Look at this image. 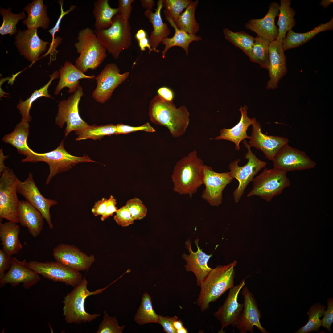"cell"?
<instances>
[{"instance_id":"31","label":"cell","mask_w":333,"mask_h":333,"mask_svg":"<svg viewBox=\"0 0 333 333\" xmlns=\"http://www.w3.org/2000/svg\"><path fill=\"white\" fill-rule=\"evenodd\" d=\"M43 2V0H33L24 8L28 15L23 23L27 26L28 29H37L41 27L46 29L49 26L50 20L47 14V6Z\"/></svg>"},{"instance_id":"58","label":"cell","mask_w":333,"mask_h":333,"mask_svg":"<svg viewBox=\"0 0 333 333\" xmlns=\"http://www.w3.org/2000/svg\"><path fill=\"white\" fill-rule=\"evenodd\" d=\"M142 6L146 10H152L155 4L154 0H141Z\"/></svg>"},{"instance_id":"15","label":"cell","mask_w":333,"mask_h":333,"mask_svg":"<svg viewBox=\"0 0 333 333\" xmlns=\"http://www.w3.org/2000/svg\"><path fill=\"white\" fill-rule=\"evenodd\" d=\"M17 192L23 197L26 200L38 210L46 221L49 227L52 229L50 210L57 204L55 200L47 199L40 193L34 181L33 175L30 173L23 181L18 179L17 183Z\"/></svg>"},{"instance_id":"26","label":"cell","mask_w":333,"mask_h":333,"mask_svg":"<svg viewBox=\"0 0 333 333\" xmlns=\"http://www.w3.org/2000/svg\"><path fill=\"white\" fill-rule=\"evenodd\" d=\"M247 109L248 107L246 105L241 106L239 110L241 112V117L239 122L232 128L221 129L220 131V135L212 139L231 141L235 144L236 150H240V142L246 138L250 139V136H248L247 133L248 127L256 120L255 118H250L248 117Z\"/></svg>"},{"instance_id":"8","label":"cell","mask_w":333,"mask_h":333,"mask_svg":"<svg viewBox=\"0 0 333 333\" xmlns=\"http://www.w3.org/2000/svg\"><path fill=\"white\" fill-rule=\"evenodd\" d=\"M287 172L279 168H265L260 175L253 179V188L247 197L257 195L267 202L270 201L273 197L281 194L284 189L290 186Z\"/></svg>"},{"instance_id":"53","label":"cell","mask_w":333,"mask_h":333,"mask_svg":"<svg viewBox=\"0 0 333 333\" xmlns=\"http://www.w3.org/2000/svg\"><path fill=\"white\" fill-rule=\"evenodd\" d=\"M2 249H0V279L5 274V272L10 268L12 257Z\"/></svg>"},{"instance_id":"34","label":"cell","mask_w":333,"mask_h":333,"mask_svg":"<svg viewBox=\"0 0 333 333\" xmlns=\"http://www.w3.org/2000/svg\"><path fill=\"white\" fill-rule=\"evenodd\" d=\"M166 19L171 26L173 27L175 31L173 36L171 38H167L165 39L161 44L165 45L162 55L163 58L165 57L168 51L171 47L179 46L185 51L187 55H188L189 47L190 44L193 41H198L202 40V38L199 35H192L187 33L184 31L179 29L175 23L170 18Z\"/></svg>"},{"instance_id":"28","label":"cell","mask_w":333,"mask_h":333,"mask_svg":"<svg viewBox=\"0 0 333 333\" xmlns=\"http://www.w3.org/2000/svg\"><path fill=\"white\" fill-rule=\"evenodd\" d=\"M18 218V222L27 228L33 237H37L41 233L44 218L38 210L26 200H19Z\"/></svg>"},{"instance_id":"61","label":"cell","mask_w":333,"mask_h":333,"mask_svg":"<svg viewBox=\"0 0 333 333\" xmlns=\"http://www.w3.org/2000/svg\"><path fill=\"white\" fill-rule=\"evenodd\" d=\"M173 326L176 330L182 328L183 327L182 322L181 320L178 319L175 320L174 322Z\"/></svg>"},{"instance_id":"4","label":"cell","mask_w":333,"mask_h":333,"mask_svg":"<svg viewBox=\"0 0 333 333\" xmlns=\"http://www.w3.org/2000/svg\"><path fill=\"white\" fill-rule=\"evenodd\" d=\"M77 39L74 46L80 56L75 61V66L84 73L95 70L107 57V50L90 28L79 31Z\"/></svg>"},{"instance_id":"13","label":"cell","mask_w":333,"mask_h":333,"mask_svg":"<svg viewBox=\"0 0 333 333\" xmlns=\"http://www.w3.org/2000/svg\"><path fill=\"white\" fill-rule=\"evenodd\" d=\"M114 63L107 64L95 77L97 87L93 91L92 97L96 101L104 103L109 100L116 88L127 78L129 72L122 74Z\"/></svg>"},{"instance_id":"24","label":"cell","mask_w":333,"mask_h":333,"mask_svg":"<svg viewBox=\"0 0 333 333\" xmlns=\"http://www.w3.org/2000/svg\"><path fill=\"white\" fill-rule=\"evenodd\" d=\"M279 4L276 2H271L266 14L259 19H252L245 25L246 28L271 42L276 40L278 35V29L275 20L278 15Z\"/></svg>"},{"instance_id":"51","label":"cell","mask_w":333,"mask_h":333,"mask_svg":"<svg viewBox=\"0 0 333 333\" xmlns=\"http://www.w3.org/2000/svg\"><path fill=\"white\" fill-rule=\"evenodd\" d=\"M178 319V317L176 316L171 317L158 315V323L162 326L165 332L167 333H177V330L173 326V323Z\"/></svg>"},{"instance_id":"6","label":"cell","mask_w":333,"mask_h":333,"mask_svg":"<svg viewBox=\"0 0 333 333\" xmlns=\"http://www.w3.org/2000/svg\"><path fill=\"white\" fill-rule=\"evenodd\" d=\"M87 282L84 277L81 283L64 298L63 311L67 323L77 324L91 322L100 316V314H90L85 309L86 298L88 296L101 293L109 286L90 291L87 289Z\"/></svg>"},{"instance_id":"46","label":"cell","mask_w":333,"mask_h":333,"mask_svg":"<svg viewBox=\"0 0 333 333\" xmlns=\"http://www.w3.org/2000/svg\"><path fill=\"white\" fill-rule=\"evenodd\" d=\"M103 320L100 324L97 333H121L124 326H120L116 317L109 316L105 311Z\"/></svg>"},{"instance_id":"57","label":"cell","mask_w":333,"mask_h":333,"mask_svg":"<svg viewBox=\"0 0 333 333\" xmlns=\"http://www.w3.org/2000/svg\"><path fill=\"white\" fill-rule=\"evenodd\" d=\"M137 40L138 41L139 46L142 51H145L146 48H148L149 53L152 51H154L149 44V39L147 38V36L141 38Z\"/></svg>"},{"instance_id":"2","label":"cell","mask_w":333,"mask_h":333,"mask_svg":"<svg viewBox=\"0 0 333 333\" xmlns=\"http://www.w3.org/2000/svg\"><path fill=\"white\" fill-rule=\"evenodd\" d=\"M204 165L196 150L178 161L171 176L174 191L191 198L203 184Z\"/></svg>"},{"instance_id":"25","label":"cell","mask_w":333,"mask_h":333,"mask_svg":"<svg viewBox=\"0 0 333 333\" xmlns=\"http://www.w3.org/2000/svg\"><path fill=\"white\" fill-rule=\"evenodd\" d=\"M199 240H195V242L197 248L196 252H194L191 246V241L188 240L185 242L186 248L189 254L184 253L182 255L186 264L185 269L187 271L192 272L196 278L197 285L199 286L205 276L212 269L208 265V262L212 254L208 255L203 252L199 246Z\"/></svg>"},{"instance_id":"37","label":"cell","mask_w":333,"mask_h":333,"mask_svg":"<svg viewBox=\"0 0 333 333\" xmlns=\"http://www.w3.org/2000/svg\"><path fill=\"white\" fill-rule=\"evenodd\" d=\"M59 76V72L57 71L54 72L49 75L50 80L47 84L39 89L35 90L31 95L24 101H19L17 105V108L19 111L22 118L21 121L25 123L30 122L31 117L30 115L29 112L32 103L38 98L45 97L53 99V97L48 93V88L52 81Z\"/></svg>"},{"instance_id":"36","label":"cell","mask_w":333,"mask_h":333,"mask_svg":"<svg viewBox=\"0 0 333 333\" xmlns=\"http://www.w3.org/2000/svg\"><path fill=\"white\" fill-rule=\"evenodd\" d=\"M290 0H280L279 6L280 13L277 25L278 35L276 40L283 42L287 32L292 30L295 26L296 21L294 16L295 11L291 7Z\"/></svg>"},{"instance_id":"49","label":"cell","mask_w":333,"mask_h":333,"mask_svg":"<svg viewBox=\"0 0 333 333\" xmlns=\"http://www.w3.org/2000/svg\"><path fill=\"white\" fill-rule=\"evenodd\" d=\"M117 130L116 135L120 134H127L133 132L138 131H143L146 132H153L155 130L151 126L149 122L138 126H132L122 124H118L116 125Z\"/></svg>"},{"instance_id":"33","label":"cell","mask_w":333,"mask_h":333,"mask_svg":"<svg viewBox=\"0 0 333 333\" xmlns=\"http://www.w3.org/2000/svg\"><path fill=\"white\" fill-rule=\"evenodd\" d=\"M29 127V123L21 121L12 132L4 136L2 140L15 147L19 154L26 156L32 151L27 142Z\"/></svg>"},{"instance_id":"39","label":"cell","mask_w":333,"mask_h":333,"mask_svg":"<svg viewBox=\"0 0 333 333\" xmlns=\"http://www.w3.org/2000/svg\"><path fill=\"white\" fill-rule=\"evenodd\" d=\"M75 132L78 136L76 139V141L88 139L100 140L105 136L116 135L117 130L116 125L109 124L99 126L89 125L86 128Z\"/></svg>"},{"instance_id":"22","label":"cell","mask_w":333,"mask_h":333,"mask_svg":"<svg viewBox=\"0 0 333 333\" xmlns=\"http://www.w3.org/2000/svg\"><path fill=\"white\" fill-rule=\"evenodd\" d=\"M15 44L21 55L32 62L36 61L47 50L49 42L39 37L37 29L19 31L15 37Z\"/></svg>"},{"instance_id":"50","label":"cell","mask_w":333,"mask_h":333,"mask_svg":"<svg viewBox=\"0 0 333 333\" xmlns=\"http://www.w3.org/2000/svg\"><path fill=\"white\" fill-rule=\"evenodd\" d=\"M134 0H119L118 14L125 22L129 21L132 10V3Z\"/></svg>"},{"instance_id":"47","label":"cell","mask_w":333,"mask_h":333,"mask_svg":"<svg viewBox=\"0 0 333 333\" xmlns=\"http://www.w3.org/2000/svg\"><path fill=\"white\" fill-rule=\"evenodd\" d=\"M125 205L134 220H141L146 217L147 209L139 198L134 197L128 200Z\"/></svg>"},{"instance_id":"11","label":"cell","mask_w":333,"mask_h":333,"mask_svg":"<svg viewBox=\"0 0 333 333\" xmlns=\"http://www.w3.org/2000/svg\"><path fill=\"white\" fill-rule=\"evenodd\" d=\"M83 94L82 88L80 85L67 99L62 100L58 104L55 122L61 128L65 123L66 124L64 131L65 137L72 131L82 130L89 125L81 118L79 113V104Z\"/></svg>"},{"instance_id":"20","label":"cell","mask_w":333,"mask_h":333,"mask_svg":"<svg viewBox=\"0 0 333 333\" xmlns=\"http://www.w3.org/2000/svg\"><path fill=\"white\" fill-rule=\"evenodd\" d=\"M252 125V131L249 144L261 150L266 157L272 160L277 153L289 140L285 137L268 135L264 134L260 124L256 120Z\"/></svg>"},{"instance_id":"1","label":"cell","mask_w":333,"mask_h":333,"mask_svg":"<svg viewBox=\"0 0 333 333\" xmlns=\"http://www.w3.org/2000/svg\"><path fill=\"white\" fill-rule=\"evenodd\" d=\"M148 114L152 122L166 127L175 138L185 133L190 121V114L185 106L177 108L173 101H166L158 95L151 101Z\"/></svg>"},{"instance_id":"27","label":"cell","mask_w":333,"mask_h":333,"mask_svg":"<svg viewBox=\"0 0 333 333\" xmlns=\"http://www.w3.org/2000/svg\"><path fill=\"white\" fill-rule=\"evenodd\" d=\"M163 7V0H159L154 13L152 10H146L144 13L153 27V30L148 39L149 43L154 51L157 53L160 52V51L157 49L159 44L168 37L171 33L168 25L164 23L162 19L161 12Z\"/></svg>"},{"instance_id":"10","label":"cell","mask_w":333,"mask_h":333,"mask_svg":"<svg viewBox=\"0 0 333 333\" xmlns=\"http://www.w3.org/2000/svg\"><path fill=\"white\" fill-rule=\"evenodd\" d=\"M243 143L247 150L244 156V158L248 160L247 163L240 166L238 163L240 160L239 159L232 162L229 166L231 176L239 182L238 187L233 193L234 200L236 203L239 202L245 190L249 183L252 181L254 176L267 164L266 162L260 160L253 154L245 140H243Z\"/></svg>"},{"instance_id":"54","label":"cell","mask_w":333,"mask_h":333,"mask_svg":"<svg viewBox=\"0 0 333 333\" xmlns=\"http://www.w3.org/2000/svg\"><path fill=\"white\" fill-rule=\"evenodd\" d=\"M116 205V200L113 196L111 195L108 199L106 211L101 217V221H104L110 216H112L114 213L116 212L118 210Z\"/></svg>"},{"instance_id":"43","label":"cell","mask_w":333,"mask_h":333,"mask_svg":"<svg viewBox=\"0 0 333 333\" xmlns=\"http://www.w3.org/2000/svg\"><path fill=\"white\" fill-rule=\"evenodd\" d=\"M326 307L323 305L316 303L312 305L307 314L309 316L308 323L302 327L295 333H308L318 331L319 327L322 326L323 316L326 311Z\"/></svg>"},{"instance_id":"19","label":"cell","mask_w":333,"mask_h":333,"mask_svg":"<svg viewBox=\"0 0 333 333\" xmlns=\"http://www.w3.org/2000/svg\"><path fill=\"white\" fill-rule=\"evenodd\" d=\"M245 285V280H242L239 284L230 289L223 304L214 313V316L221 324V332H223L224 328L228 326L235 327L244 306V303H238V296Z\"/></svg>"},{"instance_id":"21","label":"cell","mask_w":333,"mask_h":333,"mask_svg":"<svg viewBox=\"0 0 333 333\" xmlns=\"http://www.w3.org/2000/svg\"><path fill=\"white\" fill-rule=\"evenodd\" d=\"M27 262L25 259L20 261L12 257L8 271L0 279V287L8 283L15 287L22 283L25 288H28L38 282L40 280L39 274L28 267Z\"/></svg>"},{"instance_id":"32","label":"cell","mask_w":333,"mask_h":333,"mask_svg":"<svg viewBox=\"0 0 333 333\" xmlns=\"http://www.w3.org/2000/svg\"><path fill=\"white\" fill-rule=\"evenodd\" d=\"M333 29V18L325 23H322L308 32L298 33L292 30L289 31L282 42L285 51L298 47L313 38L318 33Z\"/></svg>"},{"instance_id":"3","label":"cell","mask_w":333,"mask_h":333,"mask_svg":"<svg viewBox=\"0 0 333 333\" xmlns=\"http://www.w3.org/2000/svg\"><path fill=\"white\" fill-rule=\"evenodd\" d=\"M237 261L224 265H218L205 276L200 287L201 290L197 303L202 312L208 309L209 304L216 301L228 290L234 286L235 267Z\"/></svg>"},{"instance_id":"14","label":"cell","mask_w":333,"mask_h":333,"mask_svg":"<svg viewBox=\"0 0 333 333\" xmlns=\"http://www.w3.org/2000/svg\"><path fill=\"white\" fill-rule=\"evenodd\" d=\"M233 178L230 172L219 173L213 171L212 167L204 165L203 184L205 189L201 197L213 206H218L222 203V192Z\"/></svg>"},{"instance_id":"56","label":"cell","mask_w":333,"mask_h":333,"mask_svg":"<svg viewBox=\"0 0 333 333\" xmlns=\"http://www.w3.org/2000/svg\"><path fill=\"white\" fill-rule=\"evenodd\" d=\"M157 92L158 95L165 100L168 101H172L174 94L170 88L165 87H161L158 90Z\"/></svg>"},{"instance_id":"16","label":"cell","mask_w":333,"mask_h":333,"mask_svg":"<svg viewBox=\"0 0 333 333\" xmlns=\"http://www.w3.org/2000/svg\"><path fill=\"white\" fill-rule=\"evenodd\" d=\"M274 167L282 169L287 172L315 168L316 162L304 151L293 148L288 144L283 146L272 160Z\"/></svg>"},{"instance_id":"52","label":"cell","mask_w":333,"mask_h":333,"mask_svg":"<svg viewBox=\"0 0 333 333\" xmlns=\"http://www.w3.org/2000/svg\"><path fill=\"white\" fill-rule=\"evenodd\" d=\"M328 306L322 319V326L326 328L329 332L331 331L330 327L333 322V299L329 298L327 300Z\"/></svg>"},{"instance_id":"29","label":"cell","mask_w":333,"mask_h":333,"mask_svg":"<svg viewBox=\"0 0 333 333\" xmlns=\"http://www.w3.org/2000/svg\"><path fill=\"white\" fill-rule=\"evenodd\" d=\"M60 78L55 89L54 94H58L61 90L65 87L68 88V92H75L80 86L79 80L82 79H94V75L91 76L85 75L75 65L70 62L66 61L64 66L59 70Z\"/></svg>"},{"instance_id":"55","label":"cell","mask_w":333,"mask_h":333,"mask_svg":"<svg viewBox=\"0 0 333 333\" xmlns=\"http://www.w3.org/2000/svg\"><path fill=\"white\" fill-rule=\"evenodd\" d=\"M107 199L102 198L95 203L91 209L95 216H101L104 214L107 208Z\"/></svg>"},{"instance_id":"5","label":"cell","mask_w":333,"mask_h":333,"mask_svg":"<svg viewBox=\"0 0 333 333\" xmlns=\"http://www.w3.org/2000/svg\"><path fill=\"white\" fill-rule=\"evenodd\" d=\"M39 162H45L49 166V173L46 181L47 185L56 175L69 171L78 164L96 162L88 155L78 157L70 154L64 148V140L59 146L52 151L39 153L32 150L25 158L21 160L22 162L34 163Z\"/></svg>"},{"instance_id":"17","label":"cell","mask_w":333,"mask_h":333,"mask_svg":"<svg viewBox=\"0 0 333 333\" xmlns=\"http://www.w3.org/2000/svg\"><path fill=\"white\" fill-rule=\"evenodd\" d=\"M242 288L241 294L244 298V306L235 327L240 333H253L254 326L262 333H268L261 325V311L253 294L247 287L244 286Z\"/></svg>"},{"instance_id":"7","label":"cell","mask_w":333,"mask_h":333,"mask_svg":"<svg viewBox=\"0 0 333 333\" xmlns=\"http://www.w3.org/2000/svg\"><path fill=\"white\" fill-rule=\"evenodd\" d=\"M94 31L106 50L115 59L131 45L130 24L129 21H125L118 13L112 18V24L109 28Z\"/></svg>"},{"instance_id":"62","label":"cell","mask_w":333,"mask_h":333,"mask_svg":"<svg viewBox=\"0 0 333 333\" xmlns=\"http://www.w3.org/2000/svg\"><path fill=\"white\" fill-rule=\"evenodd\" d=\"M188 333V331L187 329L185 328L184 327H183L182 328L177 330V333Z\"/></svg>"},{"instance_id":"59","label":"cell","mask_w":333,"mask_h":333,"mask_svg":"<svg viewBox=\"0 0 333 333\" xmlns=\"http://www.w3.org/2000/svg\"><path fill=\"white\" fill-rule=\"evenodd\" d=\"M8 156H4L3 153L2 149L0 150V174L2 173L3 171L7 167L4 164V161L7 158Z\"/></svg>"},{"instance_id":"45","label":"cell","mask_w":333,"mask_h":333,"mask_svg":"<svg viewBox=\"0 0 333 333\" xmlns=\"http://www.w3.org/2000/svg\"><path fill=\"white\" fill-rule=\"evenodd\" d=\"M192 1L191 0H163L166 19L170 18L175 23L183 10Z\"/></svg>"},{"instance_id":"23","label":"cell","mask_w":333,"mask_h":333,"mask_svg":"<svg viewBox=\"0 0 333 333\" xmlns=\"http://www.w3.org/2000/svg\"><path fill=\"white\" fill-rule=\"evenodd\" d=\"M282 43L277 40L270 42L269 46V80L266 88L274 89L278 88L280 80L287 73L286 58Z\"/></svg>"},{"instance_id":"35","label":"cell","mask_w":333,"mask_h":333,"mask_svg":"<svg viewBox=\"0 0 333 333\" xmlns=\"http://www.w3.org/2000/svg\"><path fill=\"white\" fill-rule=\"evenodd\" d=\"M92 13L95 19V30H102L111 26L112 18L118 13V9L111 8L108 0H97L94 3Z\"/></svg>"},{"instance_id":"12","label":"cell","mask_w":333,"mask_h":333,"mask_svg":"<svg viewBox=\"0 0 333 333\" xmlns=\"http://www.w3.org/2000/svg\"><path fill=\"white\" fill-rule=\"evenodd\" d=\"M28 267L44 278L55 282H60L75 287L82 282L83 278L79 271L56 262H27Z\"/></svg>"},{"instance_id":"18","label":"cell","mask_w":333,"mask_h":333,"mask_svg":"<svg viewBox=\"0 0 333 333\" xmlns=\"http://www.w3.org/2000/svg\"><path fill=\"white\" fill-rule=\"evenodd\" d=\"M56 261L68 267L78 271L88 269L95 260L93 255L88 256L74 245L60 244L53 250Z\"/></svg>"},{"instance_id":"42","label":"cell","mask_w":333,"mask_h":333,"mask_svg":"<svg viewBox=\"0 0 333 333\" xmlns=\"http://www.w3.org/2000/svg\"><path fill=\"white\" fill-rule=\"evenodd\" d=\"M270 42L257 35L254 38L250 61L258 63L268 70L269 67V46Z\"/></svg>"},{"instance_id":"30","label":"cell","mask_w":333,"mask_h":333,"mask_svg":"<svg viewBox=\"0 0 333 333\" xmlns=\"http://www.w3.org/2000/svg\"><path fill=\"white\" fill-rule=\"evenodd\" d=\"M14 222L0 223V238L2 249L11 256L17 254L23 248L18 236L20 226Z\"/></svg>"},{"instance_id":"40","label":"cell","mask_w":333,"mask_h":333,"mask_svg":"<svg viewBox=\"0 0 333 333\" xmlns=\"http://www.w3.org/2000/svg\"><path fill=\"white\" fill-rule=\"evenodd\" d=\"M223 32L227 40L241 49L249 58L250 57L254 37L245 32H234L226 28L223 29Z\"/></svg>"},{"instance_id":"60","label":"cell","mask_w":333,"mask_h":333,"mask_svg":"<svg viewBox=\"0 0 333 333\" xmlns=\"http://www.w3.org/2000/svg\"><path fill=\"white\" fill-rule=\"evenodd\" d=\"M333 2V0H322L320 2V5L323 8H326Z\"/></svg>"},{"instance_id":"9","label":"cell","mask_w":333,"mask_h":333,"mask_svg":"<svg viewBox=\"0 0 333 333\" xmlns=\"http://www.w3.org/2000/svg\"><path fill=\"white\" fill-rule=\"evenodd\" d=\"M0 219H3L18 223V207L19 200L17 193L18 179L12 169L7 167L0 175Z\"/></svg>"},{"instance_id":"38","label":"cell","mask_w":333,"mask_h":333,"mask_svg":"<svg viewBox=\"0 0 333 333\" xmlns=\"http://www.w3.org/2000/svg\"><path fill=\"white\" fill-rule=\"evenodd\" d=\"M199 3L196 0L190 3L179 16L175 23L177 27L187 34L196 35L199 25L195 18V13Z\"/></svg>"},{"instance_id":"41","label":"cell","mask_w":333,"mask_h":333,"mask_svg":"<svg viewBox=\"0 0 333 333\" xmlns=\"http://www.w3.org/2000/svg\"><path fill=\"white\" fill-rule=\"evenodd\" d=\"M158 315L153 309L151 298L147 293H144L141 305L134 317L138 324L142 325L150 323H158Z\"/></svg>"},{"instance_id":"44","label":"cell","mask_w":333,"mask_h":333,"mask_svg":"<svg viewBox=\"0 0 333 333\" xmlns=\"http://www.w3.org/2000/svg\"><path fill=\"white\" fill-rule=\"evenodd\" d=\"M0 12L3 18V22L0 27V34L2 36L7 34H10L12 35L16 34V24L20 20L24 19L26 17L24 12L14 14L12 12L10 8L6 10L1 7Z\"/></svg>"},{"instance_id":"48","label":"cell","mask_w":333,"mask_h":333,"mask_svg":"<svg viewBox=\"0 0 333 333\" xmlns=\"http://www.w3.org/2000/svg\"><path fill=\"white\" fill-rule=\"evenodd\" d=\"M116 213L114 219L118 225L125 227L134 224L135 220L125 205L118 209Z\"/></svg>"}]
</instances>
